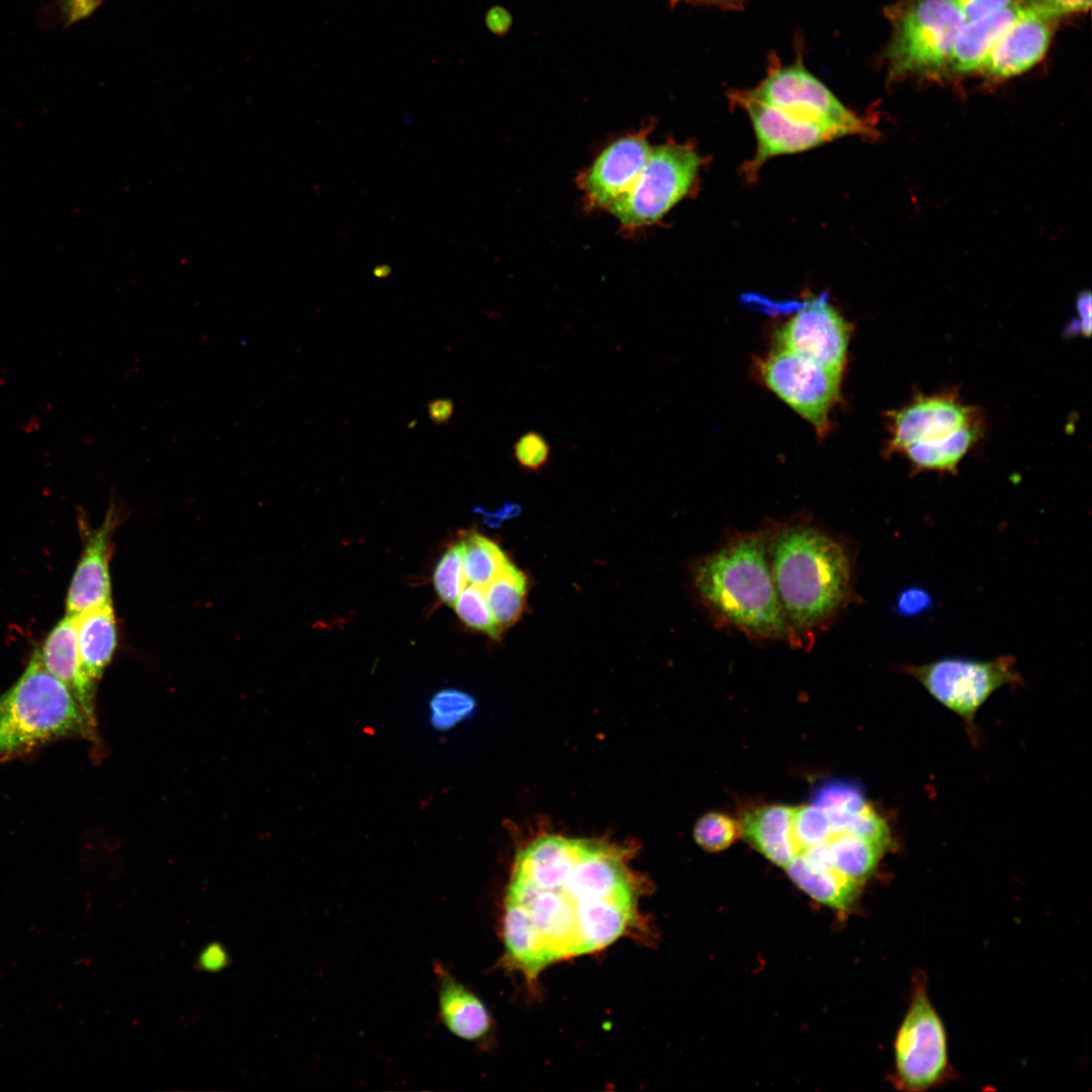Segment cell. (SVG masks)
I'll list each match as a JSON object with an SVG mask.
<instances>
[{"label":"cell","instance_id":"1","mask_svg":"<svg viewBox=\"0 0 1092 1092\" xmlns=\"http://www.w3.org/2000/svg\"><path fill=\"white\" fill-rule=\"evenodd\" d=\"M770 571L794 647H811L854 599V559L824 529L792 521L769 532Z\"/></svg>","mask_w":1092,"mask_h":1092},{"label":"cell","instance_id":"2","mask_svg":"<svg viewBox=\"0 0 1092 1092\" xmlns=\"http://www.w3.org/2000/svg\"><path fill=\"white\" fill-rule=\"evenodd\" d=\"M770 530L731 536L699 559L693 570L696 594L720 624L755 640L792 642L768 560Z\"/></svg>","mask_w":1092,"mask_h":1092},{"label":"cell","instance_id":"3","mask_svg":"<svg viewBox=\"0 0 1092 1092\" xmlns=\"http://www.w3.org/2000/svg\"><path fill=\"white\" fill-rule=\"evenodd\" d=\"M888 418V452L904 455L914 473L953 474L985 430L981 410L953 390L916 395Z\"/></svg>","mask_w":1092,"mask_h":1092},{"label":"cell","instance_id":"4","mask_svg":"<svg viewBox=\"0 0 1092 1092\" xmlns=\"http://www.w3.org/2000/svg\"><path fill=\"white\" fill-rule=\"evenodd\" d=\"M96 726L35 649L17 681L2 694L0 758L61 738L90 737Z\"/></svg>","mask_w":1092,"mask_h":1092},{"label":"cell","instance_id":"5","mask_svg":"<svg viewBox=\"0 0 1092 1092\" xmlns=\"http://www.w3.org/2000/svg\"><path fill=\"white\" fill-rule=\"evenodd\" d=\"M965 20L953 0H910L894 15L887 50L894 77L936 73L947 66Z\"/></svg>","mask_w":1092,"mask_h":1092},{"label":"cell","instance_id":"6","mask_svg":"<svg viewBox=\"0 0 1092 1092\" xmlns=\"http://www.w3.org/2000/svg\"><path fill=\"white\" fill-rule=\"evenodd\" d=\"M702 163L696 148L688 143L670 142L651 149L632 189L608 208L623 226L652 224L689 193Z\"/></svg>","mask_w":1092,"mask_h":1092},{"label":"cell","instance_id":"7","mask_svg":"<svg viewBox=\"0 0 1092 1092\" xmlns=\"http://www.w3.org/2000/svg\"><path fill=\"white\" fill-rule=\"evenodd\" d=\"M1015 664L1011 655L990 660L945 657L924 664H906L903 671L971 726L978 710L994 692L1022 680Z\"/></svg>","mask_w":1092,"mask_h":1092},{"label":"cell","instance_id":"8","mask_svg":"<svg viewBox=\"0 0 1092 1092\" xmlns=\"http://www.w3.org/2000/svg\"><path fill=\"white\" fill-rule=\"evenodd\" d=\"M894 1055L893 1078L901 1090L924 1091L948 1076L945 1029L921 977L914 980L911 1001L895 1038Z\"/></svg>","mask_w":1092,"mask_h":1092},{"label":"cell","instance_id":"9","mask_svg":"<svg viewBox=\"0 0 1092 1092\" xmlns=\"http://www.w3.org/2000/svg\"><path fill=\"white\" fill-rule=\"evenodd\" d=\"M742 93L798 117L835 128L845 136L875 134L864 119L848 109L799 64L775 68L757 87Z\"/></svg>","mask_w":1092,"mask_h":1092},{"label":"cell","instance_id":"10","mask_svg":"<svg viewBox=\"0 0 1092 1092\" xmlns=\"http://www.w3.org/2000/svg\"><path fill=\"white\" fill-rule=\"evenodd\" d=\"M765 384L820 435L828 428V416L840 390L842 373L796 353L776 349L761 363Z\"/></svg>","mask_w":1092,"mask_h":1092},{"label":"cell","instance_id":"11","mask_svg":"<svg viewBox=\"0 0 1092 1092\" xmlns=\"http://www.w3.org/2000/svg\"><path fill=\"white\" fill-rule=\"evenodd\" d=\"M730 98L747 111L756 136L755 155L744 164L743 169L745 178L750 182L757 178L761 166L772 157L797 154L845 136L830 126L753 100L742 91L733 92Z\"/></svg>","mask_w":1092,"mask_h":1092},{"label":"cell","instance_id":"12","mask_svg":"<svg viewBox=\"0 0 1092 1092\" xmlns=\"http://www.w3.org/2000/svg\"><path fill=\"white\" fill-rule=\"evenodd\" d=\"M850 338L848 323L826 301L805 304L776 333L777 348L842 373Z\"/></svg>","mask_w":1092,"mask_h":1092},{"label":"cell","instance_id":"13","mask_svg":"<svg viewBox=\"0 0 1092 1092\" xmlns=\"http://www.w3.org/2000/svg\"><path fill=\"white\" fill-rule=\"evenodd\" d=\"M646 133L647 128L621 138L596 159L581 178L590 205L609 207L632 189L651 152Z\"/></svg>","mask_w":1092,"mask_h":1092},{"label":"cell","instance_id":"14","mask_svg":"<svg viewBox=\"0 0 1092 1092\" xmlns=\"http://www.w3.org/2000/svg\"><path fill=\"white\" fill-rule=\"evenodd\" d=\"M119 518L112 505L102 524L84 533L83 550L66 597V615L75 616L112 603L109 560L111 540Z\"/></svg>","mask_w":1092,"mask_h":1092},{"label":"cell","instance_id":"15","mask_svg":"<svg viewBox=\"0 0 1092 1092\" xmlns=\"http://www.w3.org/2000/svg\"><path fill=\"white\" fill-rule=\"evenodd\" d=\"M1056 22L1057 19L1038 14L1027 7L1026 12L994 46L980 71L997 79H1007L1026 72L1046 53Z\"/></svg>","mask_w":1092,"mask_h":1092},{"label":"cell","instance_id":"16","mask_svg":"<svg viewBox=\"0 0 1092 1092\" xmlns=\"http://www.w3.org/2000/svg\"><path fill=\"white\" fill-rule=\"evenodd\" d=\"M36 650L46 669L69 690L90 722L96 726V681L82 667L74 617L65 614Z\"/></svg>","mask_w":1092,"mask_h":1092},{"label":"cell","instance_id":"17","mask_svg":"<svg viewBox=\"0 0 1092 1092\" xmlns=\"http://www.w3.org/2000/svg\"><path fill=\"white\" fill-rule=\"evenodd\" d=\"M1026 10L1022 1L964 22L954 37L946 67L954 74L980 71L997 41Z\"/></svg>","mask_w":1092,"mask_h":1092},{"label":"cell","instance_id":"18","mask_svg":"<svg viewBox=\"0 0 1092 1092\" xmlns=\"http://www.w3.org/2000/svg\"><path fill=\"white\" fill-rule=\"evenodd\" d=\"M438 1012L444 1026L455 1036L475 1041L484 1037L491 1019L483 1002L441 964L434 965Z\"/></svg>","mask_w":1092,"mask_h":1092},{"label":"cell","instance_id":"19","mask_svg":"<svg viewBox=\"0 0 1092 1092\" xmlns=\"http://www.w3.org/2000/svg\"><path fill=\"white\" fill-rule=\"evenodd\" d=\"M503 939L507 964L534 978L546 966L555 962L542 934L527 910L519 903L505 900Z\"/></svg>","mask_w":1092,"mask_h":1092},{"label":"cell","instance_id":"20","mask_svg":"<svg viewBox=\"0 0 1092 1092\" xmlns=\"http://www.w3.org/2000/svg\"><path fill=\"white\" fill-rule=\"evenodd\" d=\"M792 809L787 805H767L743 814L740 835L774 864L786 868L794 857Z\"/></svg>","mask_w":1092,"mask_h":1092},{"label":"cell","instance_id":"21","mask_svg":"<svg viewBox=\"0 0 1092 1092\" xmlns=\"http://www.w3.org/2000/svg\"><path fill=\"white\" fill-rule=\"evenodd\" d=\"M73 617L82 667L91 679L97 681L109 665L117 645L112 603L88 609Z\"/></svg>","mask_w":1092,"mask_h":1092},{"label":"cell","instance_id":"22","mask_svg":"<svg viewBox=\"0 0 1092 1092\" xmlns=\"http://www.w3.org/2000/svg\"><path fill=\"white\" fill-rule=\"evenodd\" d=\"M789 878L815 901L833 909H849L861 887L840 875L833 868L794 856L785 868Z\"/></svg>","mask_w":1092,"mask_h":1092},{"label":"cell","instance_id":"23","mask_svg":"<svg viewBox=\"0 0 1092 1092\" xmlns=\"http://www.w3.org/2000/svg\"><path fill=\"white\" fill-rule=\"evenodd\" d=\"M484 588V596L490 613L503 631L512 626L521 616L527 594L525 574L510 563Z\"/></svg>","mask_w":1092,"mask_h":1092},{"label":"cell","instance_id":"24","mask_svg":"<svg viewBox=\"0 0 1092 1092\" xmlns=\"http://www.w3.org/2000/svg\"><path fill=\"white\" fill-rule=\"evenodd\" d=\"M462 543L463 571L470 584L485 587L511 563L496 543L480 534H470Z\"/></svg>","mask_w":1092,"mask_h":1092},{"label":"cell","instance_id":"25","mask_svg":"<svg viewBox=\"0 0 1092 1092\" xmlns=\"http://www.w3.org/2000/svg\"><path fill=\"white\" fill-rule=\"evenodd\" d=\"M453 607L459 619L467 627L482 632L492 639H499L502 630L490 613L483 587L475 584L465 585Z\"/></svg>","mask_w":1092,"mask_h":1092},{"label":"cell","instance_id":"26","mask_svg":"<svg viewBox=\"0 0 1092 1092\" xmlns=\"http://www.w3.org/2000/svg\"><path fill=\"white\" fill-rule=\"evenodd\" d=\"M433 582L439 599L453 607L465 586L463 571V543L453 544L442 555L433 575Z\"/></svg>","mask_w":1092,"mask_h":1092},{"label":"cell","instance_id":"27","mask_svg":"<svg viewBox=\"0 0 1092 1092\" xmlns=\"http://www.w3.org/2000/svg\"><path fill=\"white\" fill-rule=\"evenodd\" d=\"M739 836V822L718 812L705 814L697 821L694 828L696 842L710 852L728 848Z\"/></svg>","mask_w":1092,"mask_h":1092},{"label":"cell","instance_id":"28","mask_svg":"<svg viewBox=\"0 0 1092 1092\" xmlns=\"http://www.w3.org/2000/svg\"><path fill=\"white\" fill-rule=\"evenodd\" d=\"M475 709V700L468 694L445 689L430 702L431 722L437 729H449L468 718Z\"/></svg>","mask_w":1092,"mask_h":1092},{"label":"cell","instance_id":"29","mask_svg":"<svg viewBox=\"0 0 1092 1092\" xmlns=\"http://www.w3.org/2000/svg\"><path fill=\"white\" fill-rule=\"evenodd\" d=\"M513 455L522 468L536 471L548 462L550 446L542 435L528 432L515 442Z\"/></svg>","mask_w":1092,"mask_h":1092},{"label":"cell","instance_id":"30","mask_svg":"<svg viewBox=\"0 0 1092 1092\" xmlns=\"http://www.w3.org/2000/svg\"><path fill=\"white\" fill-rule=\"evenodd\" d=\"M1025 5L1043 16L1058 19L1061 16L1088 10L1091 0H1023Z\"/></svg>","mask_w":1092,"mask_h":1092},{"label":"cell","instance_id":"31","mask_svg":"<svg viewBox=\"0 0 1092 1092\" xmlns=\"http://www.w3.org/2000/svg\"><path fill=\"white\" fill-rule=\"evenodd\" d=\"M1023 0H953L965 22L989 15Z\"/></svg>","mask_w":1092,"mask_h":1092},{"label":"cell","instance_id":"32","mask_svg":"<svg viewBox=\"0 0 1092 1092\" xmlns=\"http://www.w3.org/2000/svg\"><path fill=\"white\" fill-rule=\"evenodd\" d=\"M101 0H60L65 23L70 25L90 16Z\"/></svg>","mask_w":1092,"mask_h":1092},{"label":"cell","instance_id":"33","mask_svg":"<svg viewBox=\"0 0 1092 1092\" xmlns=\"http://www.w3.org/2000/svg\"><path fill=\"white\" fill-rule=\"evenodd\" d=\"M929 604V596L924 590L911 588L899 596L896 607L899 613L909 615L923 611Z\"/></svg>","mask_w":1092,"mask_h":1092},{"label":"cell","instance_id":"34","mask_svg":"<svg viewBox=\"0 0 1092 1092\" xmlns=\"http://www.w3.org/2000/svg\"><path fill=\"white\" fill-rule=\"evenodd\" d=\"M453 401L448 398H437L428 404L429 418L436 425L447 424L453 415Z\"/></svg>","mask_w":1092,"mask_h":1092},{"label":"cell","instance_id":"35","mask_svg":"<svg viewBox=\"0 0 1092 1092\" xmlns=\"http://www.w3.org/2000/svg\"><path fill=\"white\" fill-rule=\"evenodd\" d=\"M481 513L484 522L490 527H497L500 523L512 517H516L520 512V507L515 504H505L504 507L495 512H487L483 509H476Z\"/></svg>","mask_w":1092,"mask_h":1092},{"label":"cell","instance_id":"36","mask_svg":"<svg viewBox=\"0 0 1092 1092\" xmlns=\"http://www.w3.org/2000/svg\"><path fill=\"white\" fill-rule=\"evenodd\" d=\"M1077 311L1079 314V330L1086 336L1091 331V296L1090 292H1082L1077 298Z\"/></svg>","mask_w":1092,"mask_h":1092},{"label":"cell","instance_id":"37","mask_svg":"<svg viewBox=\"0 0 1092 1092\" xmlns=\"http://www.w3.org/2000/svg\"><path fill=\"white\" fill-rule=\"evenodd\" d=\"M226 962L225 951L218 945L207 947L200 957V964L205 970H218Z\"/></svg>","mask_w":1092,"mask_h":1092},{"label":"cell","instance_id":"38","mask_svg":"<svg viewBox=\"0 0 1092 1092\" xmlns=\"http://www.w3.org/2000/svg\"><path fill=\"white\" fill-rule=\"evenodd\" d=\"M695 1H702V2L712 3V4H716V5H721V6H728V7H735L740 2V0H695Z\"/></svg>","mask_w":1092,"mask_h":1092},{"label":"cell","instance_id":"39","mask_svg":"<svg viewBox=\"0 0 1092 1092\" xmlns=\"http://www.w3.org/2000/svg\"><path fill=\"white\" fill-rule=\"evenodd\" d=\"M1 706H2V695L0 696V709H1Z\"/></svg>","mask_w":1092,"mask_h":1092}]
</instances>
